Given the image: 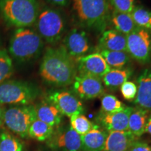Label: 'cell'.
<instances>
[{"instance_id": "6da1fadb", "label": "cell", "mask_w": 151, "mask_h": 151, "mask_svg": "<svg viewBox=\"0 0 151 151\" xmlns=\"http://www.w3.org/2000/svg\"><path fill=\"white\" fill-rule=\"evenodd\" d=\"M45 83L54 87L71 86L77 75L76 64L63 45L46 48L39 67Z\"/></svg>"}, {"instance_id": "7a4b0ae2", "label": "cell", "mask_w": 151, "mask_h": 151, "mask_svg": "<svg viewBox=\"0 0 151 151\" xmlns=\"http://www.w3.org/2000/svg\"><path fill=\"white\" fill-rule=\"evenodd\" d=\"M74 22L83 29L102 33L108 25L110 5L108 0H71Z\"/></svg>"}, {"instance_id": "3957f363", "label": "cell", "mask_w": 151, "mask_h": 151, "mask_svg": "<svg viewBox=\"0 0 151 151\" xmlns=\"http://www.w3.org/2000/svg\"><path fill=\"white\" fill-rule=\"evenodd\" d=\"M44 41L31 27L16 28L11 35L8 52L18 64L27 63L37 59L42 53Z\"/></svg>"}, {"instance_id": "277c9868", "label": "cell", "mask_w": 151, "mask_h": 151, "mask_svg": "<svg viewBox=\"0 0 151 151\" xmlns=\"http://www.w3.org/2000/svg\"><path fill=\"white\" fill-rule=\"evenodd\" d=\"M40 6L39 0H0V17L9 27H31Z\"/></svg>"}, {"instance_id": "5b68a950", "label": "cell", "mask_w": 151, "mask_h": 151, "mask_svg": "<svg viewBox=\"0 0 151 151\" xmlns=\"http://www.w3.org/2000/svg\"><path fill=\"white\" fill-rule=\"evenodd\" d=\"M35 26V30L44 43L55 46L66 35L67 20L61 9L43 5L40 6Z\"/></svg>"}, {"instance_id": "8992f818", "label": "cell", "mask_w": 151, "mask_h": 151, "mask_svg": "<svg viewBox=\"0 0 151 151\" xmlns=\"http://www.w3.org/2000/svg\"><path fill=\"white\" fill-rule=\"evenodd\" d=\"M40 94V90L32 83L7 80L0 84V104L11 105L31 104Z\"/></svg>"}, {"instance_id": "52a82bcc", "label": "cell", "mask_w": 151, "mask_h": 151, "mask_svg": "<svg viewBox=\"0 0 151 151\" xmlns=\"http://www.w3.org/2000/svg\"><path fill=\"white\" fill-rule=\"evenodd\" d=\"M37 118L35 106L14 105L4 111V123L9 131L21 138L28 137L30 125Z\"/></svg>"}, {"instance_id": "ba28073f", "label": "cell", "mask_w": 151, "mask_h": 151, "mask_svg": "<svg viewBox=\"0 0 151 151\" xmlns=\"http://www.w3.org/2000/svg\"><path fill=\"white\" fill-rule=\"evenodd\" d=\"M127 52L139 63L149 62L151 58V35L149 31L137 27L127 35Z\"/></svg>"}, {"instance_id": "9c48e42d", "label": "cell", "mask_w": 151, "mask_h": 151, "mask_svg": "<svg viewBox=\"0 0 151 151\" xmlns=\"http://www.w3.org/2000/svg\"><path fill=\"white\" fill-rule=\"evenodd\" d=\"M47 100L59 110L62 116L71 118L82 114L84 109L83 103L73 92L66 90H55L48 92Z\"/></svg>"}, {"instance_id": "30bf717a", "label": "cell", "mask_w": 151, "mask_h": 151, "mask_svg": "<svg viewBox=\"0 0 151 151\" xmlns=\"http://www.w3.org/2000/svg\"><path fill=\"white\" fill-rule=\"evenodd\" d=\"M47 145L56 151H83L81 136L70 125L58 127L47 140Z\"/></svg>"}, {"instance_id": "8fae6325", "label": "cell", "mask_w": 151, "mask_h": 151, "mask_svg": "<svg viewBox=\"0 0 151 151\" xmlns=\"http://www.w3.org/2000/svg\"><path fill=\"white\" fill-rule=\"evenodd\" d=\"M63 46L73 60L90 54L92 50L91 41L86 30L73 27L66 33L63 39Z\"/></svg>"}, {"instance_id": "7c38bea8", "label": "cell", "mask_w": 151, "mask_h": 151, "mask_svg": "<svg viewBox=\"0 0 151 151\" xmlns=\"http://www.w3.org/2000/svg\"><path fill=\"white\" fill-rule=\"evenodd\" d=\"M71 86V92L82 99L101 97L105 92L102 79L91 76L77 74Z\"/></svg>"}, {"instance_id": "4fadbf2b", "label": "cell", "mask_w": 151, "mask_h": 151, "mask_svg": "<svg viewBox=\"0 0 151 151\" xmlns=\"http://www.w3.org/2000/svg\"><path fill=\"white\" fill-rule=\"evenodd\" d=\"M77 74L101 78L111 69L99 52H93L76 60Z\"/></svg>"}, {"instance_id": "5bb4252c", "label": "cell", "mask_w": 151, "mask_h": 151, "mask_svg": "<svg viewBox=\"0 0 151 151\" xmlns=\"http://www.w3.org/2000/svg\"><path fill=\"white\" fill-rule=\"evenodd\" d=\"M134 107L126 106L123 110L113 113H100L99 122L104 129L110 132L127 131L128 121Z\"/></svg>"}, {"instance_id": "9a60e30c", "label": "cell", "mask_w": 151, "mask_h": 151, "mask_svg": "<svg viewBox=\"0 0 151 151\" xmlns=\"http://www.w3.org/2000/svg\"><path fill=\"white\" fill-rule=\"evenodd\" d=\"M137 94L134 104L137 107L151 111V68L143 69L137 78Z\"/></svg>"}, {"instance_id": "2e32d148", "label": "cell", "mask_w": 151, "mask_h": 151, "mask_svg": "<svg viewBox=\"0 0 151 151\" xmlns=\"http://www.w3.org/2000/svg\"><path fill=\"white\" fill-rule=\"evenodd\" d=\"M138 137L127 131L109 132L104 151H128Z\"/></svg>"}, {"instance_id": "e0dca14e", "label": "cell", "mask_w": 151, "mask_h": 151, "mask_svg": "<svg viewBox=\"0 0 151 151\" xmlns=\"http://www.w3.org/2000/svg\"><path fill=\"white\" fill-rule=\"evenodd\" d=\"M100 50L127 52V36L113 29H105L99 41Z\"/></svg>"}, {"instance_id": "ac0fdd59", "label": "cell", "mask_w": 151, "mask_h": 151, "mask_svg": "<svg viewBox=\"0 0 151 151\" xmlns=\"http://www.w3.org/2000/svg\"><path fill=\"white\" fill-rule=\"evenodd\" d=\"M38 120L45 123L58 127L62 122V115L55 106L48 100L41 101L35 106Z\"/></svg>"}, {"instance_id": "d6986e66", "label": "cell", "mask_w": 151, "mask_h": 151, "mask_svg": "<svg viewBox=\"0 0 151 151\" xmlns=\"http://www.w3.org/2000/svg\"><path fill=\"white\" fill-rule=\"evenodd\" d=\"M108 134L95 125L86 134L81 136L83 151H104Z\"/></svg>"}, {"instance_id": "ffe728a7", "label": "cell", "mask_w": 151, "mask_h": 151, "mask_svg": "<svg viewBox=\"0 0 151 151\" xmlns=\"http://www.w3.org/2000/svg\"><path fill=\"white\" fill-rule=\"evenodd\" d=\"M133 73V69L130 67H123L120 69H111L104 76L103 84L111 91L118 90L124 82L128 81Z\"/></svg>"}, {"instance_id": "44dd1931", "label": "cell", "mask_w": 151, "mask_h": 151, "mask_svg": "<svg viewBox=\"0 0 151 151\" xmlns=\"http://www.w3.org/2000/svg\"><path fill=\"white\" fill-rule=\"evenodd\" d=\"M109 22L115 30L124 35H128L138 27L130 14L118 12L113 10L110 13Z\"/></svg>"}, {"instance_id": "7402d4cb", "label": "cell", "mask_w": 151, "mask_h": 151, "mask_svg": "<svg viewBox=\"0 0 151 151\" xmlns=\"http://www.w3.org/2000/svg\"><path fill=\"white\" fill-rule=\"evenodd\" d=\"M148 111L139 107H134L128 121V131L137 137L145 133V128L148 120Z\"/></svg>"}, {"instance_id": "603a6c76", "label": "cell", "mask_w": 151, "mask_h": 151, "mask_svg": "<svg viewBox=\"0 0 151 151\" xmlns=\"http://www.w3.org/2000/svg\"><path fill=\"white\" fill-rule=\"evenodd\" d=\"M99 53L104 58L109 67L113 69H120L125 67L130 62L131 57L125 51L100 50Z\"/></svg>"}, {"instance_id": "cb8c5ba5", "label": "cell", "mask_w": 151, "mask_h": 151, "mask_svg": "<svg viewBox=\"0 0 151 151\" xmlns=\"http://www.w3.org/2000/svg\"><path fill=\"white\" fill-rule=\"evenodd\" d=\"M55 128L41 120L36 119L30 125L28 136L39 141H45L51 137Z\"/></svg>"}, {"instance_id": "d4e9b609", "label": "cell", "mask_w": 151, "mask_h": 151, "mask_svg": "<svg viewBox=\"0 0 151 151\" xmlns=\"http://www.w3.org/2000/svg\"><path fill=\"white\" fill-rule=\"evenodd\" d=\"M130 14L138 27L151 31V11L141 6H137Z\"/></svg>"}, {"instance_id": "484cf974", "label": "cell", "mask_w": 151, "mask_h": 151, "mask_svg": "<svg viewBox=\"0 0 151 151\" xmlns=\"http://www.w3.org/2000/svg\"><path fill=\"white\" fill-rule=\"evenodd\" d=\"M23 144L16 136L8 131L0 132V151H22Z\"/></svg>"}, {"instance_id": "4316f807", "label": "cell", "mask_w": 151, "mask_h": 151, "mask_svg": "<svg viewBox=\"0 0 151 151\" xmlns=\"http://www.w3.org/2000/svg\"><path fill=\"white\" fill-rule=\"evenodd\" d=\"M14 72L13 60L6 49L0 50V84L9 80Z\"/></svg>"}, {"instance_id": "83f0119b", "label": "cell", "mask_w": 151, "mask_h": 151, "mask_svg": "<svg viewBox=\"0 0 151 151\" xmlns=\"http://www.w3.org/2000/svg\"><path fill=\"white\" fill-rule=\"evenodd\" d=\"M126 106L112 94H104L101 99V112L102 113H113L120 111Z\"/></svg>"}, {"instance_id": "f1b7e54d", "label": "cell", "mask_w": 151, "mask_h": 151, "mask_svg": "<svg viewBox=\"0 0 151 151\" xmlns=\"http://www.w3.org/2000/svg\"><path fill=\"white\" fill-rule=\"evenodd\" d=\"M70 126L78 134L83 136L93 129L94 124L83 114L75 115L70 118Z\"/></svg>"}, {"instance_id": "f546056e", "label": "cell", "mask_w": 151, "mask_h": 151, "mask_svg": "<svg viewBox=\"0 0 151 151\" xmlns=\"http://www.w3.org/2000/svg\"><path fill=\"white\" fill-rule=\"evenodd\" d=\"M108 2L113 10L125 14H131L135 7V0H108Z\"/></svg>"}, {"instance_id": "4dcf8cb0", "label": "cell", "mask_w": 151, "mask_h": 151, "mask_svg": "<svg viewBox=\"0 0 151 151\" xmlns=\"http://www.w3.org/2000/svg\"><path fill=\"white\" fill-rule=\"evenodd\" d=\"M120 92L124 99L133 101L137 94V86L133 81H127L120 86Z\"/></svg>"}, {"instance_id": "1f68e13d", "label": "cell", "mask_w": 151, "mask_h": 151, "mask_svg": "<svg viewBox=\"0 0 151 151\" xmlns=\"http://www.w3.org/2000/svg\"><path fill=\"white\" fill-rule=\"evenodd\" d=\"M128 151H151V146L146 142L136 141Z\"/></svg>"}, {"instance_id": "d6a6232c", "label": "cell", "mask_w": 151, "mask_h": 151, "mask_svg": "<svg viewBox=\"0 0 151 151\" xmlns=\"http://www.w3.org/2000/svg\"><path fill=\"white\" fill-rule=\"evenodd\" d=\"M51 6L56 8H66L71 3V0H43Z\"/></svg>"}, {"instance_id": "836d02e7", "label": "cell", "mask_w": 151, "mask_h": 151, "mask_svg": "<svg viewBox=\"0 0 151 151\" xmlns=\"http://www.w3.org/2000/svg\"><path fill=\"white\" fill-rule=\"evenodd\" d=\"M145 132H147V133L150 134L151 135V116H150V118H148L146 128H145Z\"/></svg>"}, {"instance_id": "e575fe53", "label": "cell", "mask_w": 151, "mask_h": 151, "mask_svg": "<svg viewBox=\"0 0 151 151\" xmlns=\"http://www.w3.org/2000/svg\"><path fill=\"white\" fill-rule=\"evenodd\" d=\"M4 123V110L0 106V127Z\"/></svg>"}, {"instance_id": "d590c367", "label": "cell", "mask_w": 151, "mask_h": 151, "mask_svg": "<svg viewBox=\"0 0 151 151\" xmlns=\"http://www.w3.org/2000/svg\"><path fill=\"white\" fill-rule=\"evenodd\" d=\"M150 116H151V113H150Z\"/></svg>"}]
</instances>
